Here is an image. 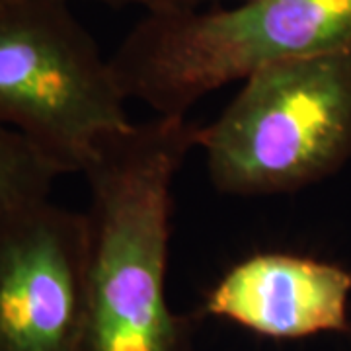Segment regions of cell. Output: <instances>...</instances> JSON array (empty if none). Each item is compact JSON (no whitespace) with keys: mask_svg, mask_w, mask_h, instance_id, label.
<instances>
[{"mask_svg":"<svg viewBox=\"0 0 351 351\" xmlns=\"http://www.w3.org/2000/svg\"><path fill=\"white\" fill-rule=\"evenodd\" d=\"M213 186L228 195H276L318 184L351 158V55L265 66L211 125L199 127Z\"/></svg>","mask_w":351,"mask_h":351,"instance_id":"cell-3","label":"cell"},{"mask_svg":"<svg viewBox=\"0 0 351 351\" xmlns=\"http://www.w3.org/2000/svg\"><path fill=\"white\" fill-rule=\"evenodd\" d=\"M108 2H133V4L143 6L147 10V14H156L203 8L205 4L215 2V0H108Z\"/></svg>","mask_w":351,"mask_h":351,"instance_id":"cell-8","label":"cell"},{"mask_svg":"<svg viewBox=\"0 0 351 351\" xmlns=\"http://www.w3.org/2000/svg\"><path fill=\"white\" fill-rule=\"evenodd\" d=\"M125 100L66 0H0V127L64 174H84L101 143L131 125Z\"/></svg>","mask_w":351,"mask_h":351,"instance_id":"cell-4","label":"cell"},{"mask_svg":"<svg viewBox=\"0 0 351 351\" xmlns=\"http://www.w3.org/2000/svg\"><path fill=\"white\" fill-rule=\"evenodd\" d=\"M351 271L289 252H258L234 263L207 293L203 313L269 339L348 334Z\"/></svg>","mask_w":351,"mask_h":351,"instance_id":"cell-6","label":"cell"},{"mask_svg":"<svg viewBox=\"0 0 351 351\" xmlns=\"http://www.w3.org/2000/svg\"><path fill=\"white\" fill-rule=\"evenodd\" d=\"M239 2H248V0H239Z\"/></svg>","mask_w":351,"mask_h":351,"instance_id":"cell-9","label":"cell"},{"mask_svg":"<svg viewBox=\"0 0 351 351\" xmlns=\"http://www.w3.org/2000/svg\"><path fill=\"white\" fill-rule=\"evenodd\" d=\"M328 53L351 55V0H248L147 14L110 61L127 100L158 115H186L217 88Z\"/></svg>","mask_w":351,"mask_h":351,"instance_id":"cell-2","label":"cell"},{"mask_svg":"<svg viewBox=\"0 0 351 351\" xmlns=\"http://www.w3.org/2000/svg\"><path fill=\"white\" fill-rule=\"evenodd\" d=\"M199 125L156 115L113 133L84 176L90 188L82 351H191L195 316L166 297L174 180Z\"/></svg>","mask_w":351,"mask_h":351,"instance_id":"cell-1","label":"cell"},{"mask_svg":"<svg viewBox=\"0 0 351 351\" xmlns=\"http://www.w3.org/2000/svg\"><path fill=\"white\" fill-rule=\"evenodd\" d=\"M86 213L43 201L0 230V351H82Z\"/></svg>","mask_w":351,"mask_h":351,"instance_id":"cell-5","label":"cell"},{"mask_svg":"<svg viewBox=\"0 0 351 351\" xmlns=\"http://www.w3.org/2000/svg\"><path fill=\"white\" fill-rule=\"evenodd\" d=\"M64 172L18 131L0 127V230L25 211L49 201Z\"/></svg>","mask_w":351,"mask_h":351,"instance_id":"cell-7","label":"cell"}]
</instances>
